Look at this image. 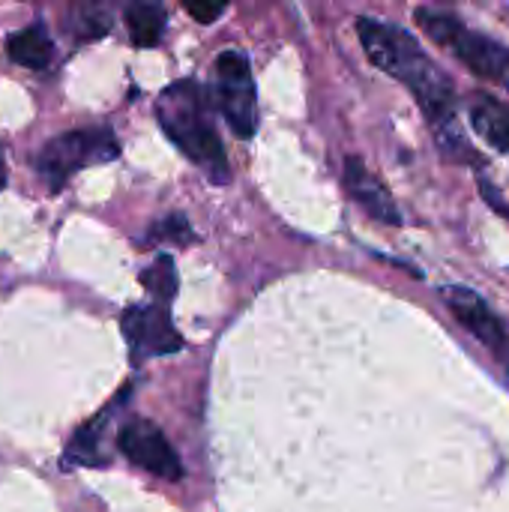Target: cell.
I'll list each match as a JSON object with an SVG mask.
<instances>
[{
    "mask_svg": "<svg viewBox=\"0 0 509 512\" xmlns=\"http://www.w3.org/2000/svg\"><path fill=\"white\" fill-rule=\"evenodd\" d=\"M357 36H360L369 60L411 90V96L417 99V105L429 117L441 147L453 159H459V156L474 159V153L468 150L462 132L456 129V90H453V81L420 48V42L402 27H396L390 21L366 18V15L357 18Z\"/></svg>",
    "mask_w": 509,
    "mask_h": 512,
    "instance_id": "obj_1",
    "label": "cell"
},
{
    "mask_svg": "<svg viewBox=\"0 0 509 512\" xmlns=\"http://www.w3.org/2000/svg\"><path fill=\"white\" fill-rule=\"evenodd\" d=\"M156 117L171 144H177V150L192 159L213 183L231 180L228 156L213 123V108L198 81L183 78L168 84L156 99Z\"/></svg>",
    "mask_w": 509,
    "mask_h": 512,
    "instance_id": "obj_2",
    "label": "cell"
},
{
    "mask_svg": "<svg viewBox=\"0 0 509 512\" xmlns=\"http://www.w3.org/2000/svg\"><path fill=\"white\" fill-rule=\"evenodd\" d=\"M417 24L426 30V36H432L453 57H459L474 75L509 93V45L471 30L465 21L438 9H417Z\"/></svg>",
    "mask_w": 509,
    "mask_h": 512,
    "instance_id": "obj_3",
    "label": "cell"
},
{
    "mask_svg": "<svg viewBox=\"0 0 509 512\" xmlns=\"http://www.w3.org/2000/svg\"><path fill=\"white\" fill-rule=\"evenodd\" d=\"M120 156V144L108 126L72 129L54 135L36 156V171L48 183L51 192L63 189L78 171L90 165H105Z\"/></svg>",
    "mask_w": 509,
    "mask_h": 512,
    "instance_id": "obj_4",
    "label": "cell"
},
{
    "mask_svg": "<svg viewBox=\"0 0 509 512\" xmlns=\"http://www.w3.org/2000/svg\"><path fill=\"white\" fill-rule=\"evenodd\" d=\"M216 105L237 138H252L258 129V90L249 60L240 51H222L213 63Z\"/></svg>",
    "mask_w": 509,
    "mask_h": 512,
    "instance_id": "obj_5",
    "label": "cell"
},
{
    "mask_svg": "<svg viewBox=\"0 0 509 512\" xmlns=\"http://www.w3.org/2000/svg\"><path fill=\"white\" fill-rule=\"evenodd\" d=\"M447 309L453 318L483 345L489 354L501 363V369L509 372V324L471 288L465 285H447L441 291Z\"/></svg>",
    "mask_w": 509,
    "mask_h": 512,
    "instance_id": "obj_6",
    "label": "cell"
},
{
    "mask_svg": "<svg viewBox=\"0 0 509 512\" xmlns=\"http://www.w3.org/2000/svg\"><path fill=\"white\" fill-rule=\"evenodd\" d=\"M120 327H123L132 363H144L150 357L177 354L183 348V336L177 333L165 303L129 306L123 312V318H120Z\"/></svg>",
    "mask_w": 509,
    "mask_h": 512,
    "instance_id": "obj_7",
    "label": "cell"
},
{
    "mask_svg": "<svg viewBox=\"0 0 509 512\" xmlns=\"http://www.w3.org/2000/svg\"><path fill=\"white\" fill-rule=\"evenodd\" d=\"M117 447L132 465H138V468H144L162 480H180L183 477L180 456L174 453V447L168 444L162 429L153 426L150 420L135 417L129 423H123V429L117 435Z\"/></svg>",
    "mask_w": 509,
    "mask_h": 512,
    "instance_id": "obj_8",
    "label": "cell"
},
{
    "mask_svg": "<svg viewBox=\"0 0 509 512\" xmlns=\"http://www.w3.org/2000/svg\"><path fill=\"white\" fill-rule=\"evenodd\" d=\"M345 189L351 192V198L378 222L384 225H402V213L390 195V189L384 186V180L378 174L369 171V165L357 156L345 159V171H342Z\"/></svg>",
    "mask_w": 509,
    "mask_h": 512,
    "instance_id": "obj_9",
    "label": "cell"
},
{
    "mask_svg": "<svg viewBox=\"0 0 509 512\" xmlns=\"http://www.w3.org/2000/svg\"><path fill=\"white\" fill-rule=\"evenodd\" d=\"M6 54L18 66L33 69V72H42L51 63V57H54V42H51L45 24L42 21H33L24 30H15L6 39Z\"/></svg>",
    "mask_w": 509,
    "mask_h": 512,
    "instance_id": "obj_10",
    "label": "cell"
},
{
    "mask_svg": "<svg viewBox=\"0 0 509 512\" xmlns=\"http://www.w3.org/2000/svg\"><path fill=\"white\" fill-rule=\"evenodd\" d=\"M126 27L135 48H153L165 36V9L156 0H129Z\"/></svg>",
    "mask_w": 509,
    "mask_h": 512,
    "instance_id": "obj_11",
    "label": "cell"
},
{
    "mask_svg": "<svg viewBox=\"0 0 509 512\" xmlns=\"http://www.w3.org/2000/svg\"><path fill=\"white\" fill-rule=\"evenodd\" d=\"M474 129L498 150L509 153V108L492 96H474L471 102Z\"/></svg>",
    "mask_w": 509,
    "mask_h": 512,
    "instance_id": "obj_12",
    "label": "cell"
},
{
    "mask_svg": "<svg viewBox=\"0 0 509 512\" xmlns=\"http://www.w3.org/2000/svg\"><path fill=\"white\" fill-rule=\"evenodd\" d=\"M111 414V408L99 417H93L84 429L75 432V438L69 441L66 453H63V465H105L108 456L99 450L102 447V429H105V417Z\"/></svg>",
    "mask_w": 509,
    "mask_h": 512,
    "instance_id": "obj_13",
    "label": "cell"
},
{
    "mask_svg": "<svg viewBox=\"0 0 509 512\" xmlns=\"http://www.w3.org/2000/svg\"><path fill=\"white\" fill-rule=\"evenodd\" d=\"M141 285L150 291V297L156 303H171L177 297V267L171 255H159L144 273H141Z\"/></svg>",
    "mask_w": 509,
    "mask_h": 512,
    "instance_id": "obj_14",
    "label": "cell"
},
{
    "mask_svg": "<svg viewBox=\"0 0 509 512\" xmlns=\"http://www.w3.org/2000/svg\"><path fill=\"white\" fill-rule=\"evenodd\" d=\"M108 27H111V12H108L105 0H78L75 30L81 39H99L108 33Z\"/></svg>",
    "mask_w": 509,
    "mask_h": 512,
    "instance_id": "obj_15",
    "label": "cell"
},
{
    "mask_svg": "<svg viewBox=\"0 0 509 512\" xmlns=\"http://www.w3.org/2000/svg\"><path fill=\"white\" fill-rule=\"evenodd\" d=\"M150 243H180V246H186V243H192L195 240V234H192V228H189V222L180 216V213H171V216H165V219H159L153 228H150Z\"/></svg>",
    "mask_w": 509,
    "mask_h": 512,
    "instance_id": "obj_16",
    "label": "cell"
},
{
    "mask_svg": "<svg viewBox=\"0 0 509 512\" xmlns=\"http://www.w3.org/2000/svg\"><path fill=\"white\" fill-rule=\"evenodd\" d=\"M180 6H183L198 24H213V21L225 12L228 0H180Z\"/></svg>",
    "mask_w": 509,
    "mask_h": 512,
    "instance_id": "obj_17",
    "label": "cell"
},
{
    "mask_svg": "<svg viewBox=\"0 0 509 512\" xmlns=\"http://www.w3.org/2000/svg\"><path fill=\"white\" fill-rule=\"evenodd\" d=\"M6 186V162H3V153H0V189Z\"/></svg>",
    "mask_w": 509,
    "mask_h": 512,
    "instance_id": "obj_18",
    "label": "cell"
}]
</instances>
